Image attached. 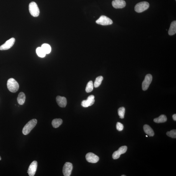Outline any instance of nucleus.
<instances>
[{"mask_svg": "<svg viewBox=\"0 0 176 176\" xmlns=\"http://www.w3.org/2000/svg\"><path fill=\"white\" fill-rule=\"evenodd\" d=\"M37 121L36 119H33L25 125L22 130V133L24 135L29 134L32 130L36 126Z\"/></svg>", "mask_w": 176, "mask_h": 176, "instance_id": "f257e3e1", "label": "nucleus"}, {"mask_svg": "<svg viewBox=\"0 0 176 176\" xmlns=\"http://www.w3.org/2000/svg\"><path fill=\"white\" fill-rule=\"evenodd\" d=\"M7 86L8 90L12 93H16L18 90L19 85L14 79L11 78L8 80Z\"/></svg>", "mask_w": 176, "mask_h": 176, "instance_id": "f03ea898", "label": "nucleus"}, {"mask_svg": "<svg viewBox=\"0 0 176 176\" xmlns=\"http://www.w3.org/2000/svg\"><path fill=\"white\" fill-rule=\"evenodd\" d=\"M29 10L30 14L33 16L37 17L40 14V10L37 4L34 2H32L29 5Z\"/></svg>", "mask_w": 176, "mask_h": 176, "instance_id": "7ed1b4c3", "label": "nucleus"}, {"mask_svg": "<svg viewBox=\"0 0 176 176\" xmlns=\"http://www.w3.org/2000/svg\"><path fill=\"white\" fill-rule=\"evenodd\" d=\"M149 4L148 2L143 1L137 3L135 7V10L137 12L141 13L143 12L148 9Z\"/></svg>", "mask_w": 176, "mask_h": 176, "instance_id": "20e7f679", "label": "nucleus"}, {"mask_svg": "<svg viewBox=\"0 0 176 176\" xmlns=\"http://www.w3.org/2000/svg\"><path fill=\"white\" fill-rule=\"evenodd\" d=\"M96 23L103 25H110L113 24L112 20L108 17L102 16L96 21Z\"/></svg>", "mask_w": 176, "mask_h": 176, "instance_id": "39448f33", "label": "nucleus"}, {"mask_svg": "<svg viewBox=\"0 0 176 176\" xmlns=\"http://www.w3.org/2000/svg\"><path fill=\"white\" fill-rule=\"evenodd\" d=\"M152 80V76L151 75L148 74L145 76V79L143 81L142 85V90L145 91L149 88Z\"/></svg>", "mask_w": 176, "mask_h": 176, "instance_id": "423d86ee", "label": "nucleus"}, {"mask_svg": "<svg viewBox=\"0 0 176 176\" xmlns=\"http://www.w3.org/2000/svg\"><path fill=\"white\" fill-rule=\"evenodd\" d=\"M73 169V164L71 163L67 162L64 165L63 168V173L65 176H70Z\"/></svg>", "mask_w": 176, "mask_h": 176, "instance_id": "0eeeda50", "label": "nucleus"}, {"mask_svg": "<svg viewBox=\"0 0 176 176\" xmlns=\"http://www.w3.org/2000/svg\"><path fill=\"white\" fill-rule=\"evenodd\" d=\"M15 39L14 38L8 40L3 45L0 47V50H5L11 48L14 44Z\"/></svg>", "mask_w": 176, "mask_h": 176, "instance_id": "6e6552de", "label": "nucleus"}, {"mask_svg": "<svg viewBox=\"0 0 176 176\" xmlns=\"http://www.w3.org/2000/svg\"><path fill=\"white\" fill-rule=\"evenodd\" d=\"M127 147L126 146H122L120 147L118 150L115 151L112 155V157L114 160L118 159L121 155L125 153L127 151Z\"/></svg>", "mask_w": 176, "mask_h": 176, "instance_id": "1a4fd4ad", "label": "nucleus"}, {"mask_svg": "<svg viewBox=\"0 0 176 176\" xmlns=\"http://www.w3.org/2000/svg\"><path fill=\"white\" fill-rule=\"evenodd\" d=\"M38 166L36 161H34L30 164L27 171V173L29 176H34L36 172Z\"/></svg>", "mask_w": 176, "mask_h": 176, "instance_id": "9d476101", "label": "nucleus"}, {"mask_svg": "<svg viewBox=\"0 0 176 176\" xmlns=\"http://www.w3.org/2000/svg\"><path fill=\"white\" fill-rule=\"evenodd\" d=\"M94 95H91L89 96L86 100H84L81 102V105L84 108L88 107L93 105L95 103Z\"/></svg>", "mask_w": 176, "mask_h": 176, "instance_id": "9b49d317", "label": "nucleus"}, {"mask_svg": "<svg viewBox=\"0 0 176 176\" xmlns=\"http://www.w3.org/2000/svg\"><path fill=\"white\" fill-rule=\"evenodd\" d=\"M86 158L88 162L91 163H96L99 160V158L97 155L92 153H89L87 154Z\"/></svg>", "mask_w": 176, "mask_h": 176, "instance_id": "f8f14e48", "label": "nucleus"}, {"mask_svg": "<svg viewBox=\"0 0 176 176\" xmlns=\"http://www.w3.org/2000/svg\"><path fill=\"white\" fill-rule=\"evenodd\" d=\"M112 5L115 8L121 9L125 7L126 2L124 0H114Z\"/></svg>", "mask_w": 176, "mask_h": 176, "instance_id": "ddd939ff", "label": "nucleus"}, {"mask_svg": "<svg viewBox=\"0 0 176 176\" xmlns=\"http://www.w3.org/2000/svg\"><path fill=\"white\" fill-rule=\"evenodd\" d=\"M56 101L59 106L61 108H65L67 105V99L65 97L58 96L56 98Z\"/></svg>", "mask_w": 176, "mask_h": 176, "instance_id": "4468645a", "label": "nucleus"}, {"mask_svg": "<svg viewBox=\"0 0 176 176\" xmlns=\"http://www.w3.org/2000/svg\"><path fill=\"white\" fill-rule=\"evenodd\" d=\"M144 130L145 134L150 136H154V132L153 129L148 125H145L144 126Z\"/></svg>", "mask_w": 176, "mask_h": 176, "instance_id": "2eb2a0df", "label": "nucleus"}, {"mask_svg": "<svg viewBox=\"0 0 176 176\" xmlns=\"http://www.w3.org/2000/svg\"><path fill=\"white\" fill-rule=\"evenodd\" d=\"M176 33V21L172 22L171 24L168 34L170 36L175 35Z\"/></svg>", "mask_w": 176, "mask_h": 176, "instance_id": "dca6fc26", "label": "nucleus"}, {"mask_svg": "<svg viewBox=\"0 0 176 176\" xmlns=\"http://www.w3.org/2000/svg\"><path fill=\"white\" fill-rule=\"evenodd\" d=\"M25 94L23 92L19 93L17 98L18 103L20 105H22L25 102Z\"/></svg>", "mask_w": 176, "mask_h": 176, "instance_id": "f3484780", "label": "nucleus"}, {"mask_svg": "<svg viewBox=\"0 0 176 176\" xmlns=\"http://www.w3.org/2000/svg\"><path fill=\"white\" fill-rule=\"evenodd\" d=\"M167 121V118L166 116L164 114L161 115L159 117L155 118L154 120V122L158 123H164V122H166Z\"/></svg>", "mask_w": 176, "mask_h": 176, "instance_id": "a211bd4d", "label": "nucleus"}, {"mask_svg": "<svg viewBox=\"0 0 176 176\" xmlns=\"http://www.w3.org/2000/svg\"><path fill=\"white\" fill-rule=\"evenodd\" d=\"M62 120L61 119H55L52 121V124L54 128H57L62 124Z\"/></svg>", "mask_w": 176, "mask_h": 176, "instance_id": "6ab92c4d", "label": "nucleus"}, {"mask_svg": "<svg viewBox=\"0 0 176 176\" xmlns=\"http://www.w3.org/2000/svg\"><path fill=\"white\" fill-rule=\"evenodd\" d=\"M41 48L46 54H49L51 51V48L50 46L49 45L46 44V43L42 45Z\"/></svg>", "mask_w": 176, "mask_h": 176, "instance_id": "aec40b11", "label": "nucleus"}, {"mask_svg": "<svg viewBox=\"0 0 176 176\" xmlns=\"http://www.w3.org/2000/svg\"><path fill=\"white\" fill-rule=\"evenodd\" d=\"M103 80V77L102 76H99L97 77L94 83V86L95 88H97L100 86L102 81Z\"/></svg>", "mask_w": 176, "mask_h": 176, "instance_id": "412c9836", "label": "nucleus"}, {"mask_svg": "<svg viewBox=\"0 0 176 176\" xmlns=\"http://www.w3.org/2000/svg\"><path fill=\"white\" fill-rule=\"evenodd\" d=\"M94 85L92 81H90L86 85V91L87 93H90L93 90Z\"/></svg>", "mask_w": 176, "mask_h": 176, "instance_id": "4be33fe9", "label": "nucleus"}, {"mask_svg": "<svg viewBox=\"0 0 176 176\" xmlns=\"http://www.w3.org/2000/svg\"><path fill=\"white\" fill-rule=\"evenodd\" d=\"M36 52L37 55L40 58H44L46 55L41 47L37 48L36 50Z\"/></svg>", "mask_w": 176, "mask_h": 176, "instance_id": "5701e85b", "label": "nucleus"}, {"mask_svg": "<svg viewBox=\"0 0 176 176\" xmlns=\"http://www.w3.org/2000/svg\"><path fill=\"white\" fill-rule=\"evenodd\" d=\"M125 111V109L124 107H121L118 109V113L120 118L121 119L124 118Z\"/></svg>", "mask_w": 176, "mask_h": 176, "instance_id": "b1692460", "label": "nucleus"}, {"mask_svg": "<svg viewBox=\"0 0 176 176\" xmlns=\"http://www.w3.org/2000/svg\"><path fill=\"white\" fill-rule=\"evenodd\" d=\"M166 134L169 137L172 138H176V130L173 129L170 131H168L167 132Z\"/></svg>", "mask_w": 176, "mask_h": 176, "instance_id": "393cba45", "label": "nucleus"}, {"mask_svg": "<svg viewBox=\"0 0 176 176\" xmlns=\"http://www.w3.org/2000/svg\"><path fill=\"white\" fill-rule=\"evenodd\" d=\"M116 127L117 129L119 131H122L124 128L123 125L119 122L117 123Z\"/></svg>", "mask_w": 176, "mask_h": 176, "instance_id": "a878e982", "label": "nucleus"}, {"mask_svg": "<svg viewBox=\"0 0 176 176\" xmlns=\"http://www.w3.org/2000/svg\"><path fill=\"white\" fill-rule=\"evenodd\" d=\"M173 118L174 121H176V114H174L173 116Z\"/></svg>", "mask_w": 176, "mask_h": 176, "instance_id": "bb28decb", "label": "nucleus"}, {"mask_svg": "<svg viewBox=\"0 0 176 176\" xmlns=\"http://www.w3.org/2000/svg\"><path fill=\"white\" fill-rule=\"evenodd\" d=\"M1 160V156H0V160Z\"/></svg>", "mask_w": 176, "mask_h": 176, "instance_id": "cd10ccee", "label": "nucleus"}, {"mask_svg": "<svg viewBox=\"0 0 176 176\" xmlns=\"http://www.w3.org/2000/svg\"><path fill=\"white\" fill-rule=\"evenodd\" d=\"M121 176H126L125 175H122Z\"/></svg>", "mask_w": 176, "mask_h": 176, "instance_id": "c85d7f7f", "label": "nucleus"}, {"mask_svg": "<svg viewBox=\"0 0 176 176\" xmlns=\"http://www.w3.org/2000/svg\"><path fill=\"white\" fill-rule=\"evenodd\" d=\"M146 137H148V136H146Z\"/></svg>", "mask_w": 176, "mask_h": 176, "instance_id": "c756f323", "label": "nucleus"}, {"mask_svg": "<svg viewBox=\"0 0 176 176\" xmlns=\"http://www.w3.org/2000/svg\"><path fill=\"white\" fill-rule=\"evenodd\" d=\"M175 1H176V0H175Z\"/></svg>", "mask_w": 176, "mask_h": 176, "instance_id": "7c9ffc66", "label": "nucleus"}]
</instances>
